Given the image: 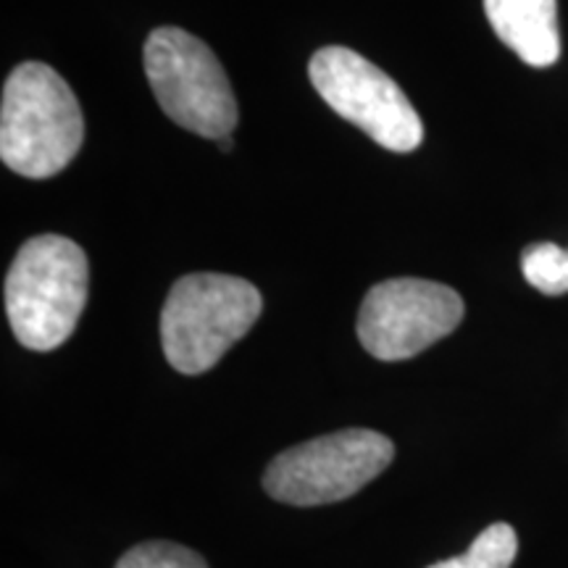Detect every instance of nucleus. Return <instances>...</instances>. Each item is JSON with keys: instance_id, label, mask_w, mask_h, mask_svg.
I'll return each instance as SVG.
<instances>
[{"instance_id": "0eeeda50", "label": "nucleus", "mask_w": 568, "mask_h": 568, "mask_svg": "<svg viewBox=\"0 0 568 568\" xmlns=\"http://www.w3.org/2000/svg\"><path fill=\"white\" fill-rule=\"evenodd\" d=\"M464 318L453 287L426 280H389L368 290L358 314V337L379 361L414 358L450 335Z\"/></svg>"}, {"instance_id": "f03ea898", "label": "nucleus", "mask_w": 568, "mask_h": 568, "mask_svg": "<svg viewBox=\"0 0 568 568\" xmlns=\"http://www.w3.org/2000/svg\"><path fill=\"white\" fill-rule=\"evenodd\" d=\"M88 255L61 234H40L19 247L6 276V314L24 347L38 353L67 343L88 303Z\"/></svg>"}, {"instance_id": "423d86ee", "label": "nucleus", "mask_w": 568, "mask_h": 568, "mask_svg": "<svg viewBox=\"0 0 568 568\" xmlns=\"http://www.w3.org/2000/svg\"><path fill=\"white\" fill-rule=\"evenodd\" d=\"M308 74L326 105L382 148L410 153L422 145L424 124L406 92L364 55L339 45L322 48L311 59Z\"/></svg>"}, {"instance_id": "20e7f679", "label": "nucleus", "mask_w": 568, "mask_h": 568, "mask_svg": "<svg viewBox=\"0 0 568 568\" xmlns=\"http://www.w3.org/2000/svg\"><path fill=\"white\" fill-rule=\"evenodd\" d=\"M148 82L174 124L209 140H222L237 126V101L222 63L203 40L161 27L145 40Z\"/></svg>"}, {"instance_id": "f257e3e1", "label": "nucleus", "mask_w": 568, "mask_h": 568, "mask_svg": "<svg viewBox=\"0 0 568 568\" xmlns=\"http://www.w3.org/2000/svg\"><path fill=\"white\" fill-rule=\"evenodd\" d=\"M84 122L74 92L48 63L11 71L0 105V159L11 172L48 180L80 153Z\"/></svg>"}, {"instance_id": "39448f33", "label": "nucleus", "mask_w": 568, "mask_h": 568, "mask_svg": "<svg viewBox=\"0 0 568 568\" xmlns=\"http://www.w3.org/2000/svg\"><path fill=\"white\" fill-rule=\"evenodd\" d=\"M393 458L395 445L379 432H332L280 453L266 468L264 487L287 506H326L364 489Z\"/></svg>"}, {"instance_id": "1a4fd4ad", "label": "nucleus", "mask_w": 568, "mask_h": 568, "mask_svg": "<svg viewBox=\"0 0 568 568\" xmlns=\"http://www.w3.org/2000/svg\"><path fill=\"white\" fill-rule=\"evenodd\" d=\"M518 556L516 529L506 521L489 524L481 535L474 539L471 548L464 556L439 560L429 568H510Z\"/></svg>"}, {"instance_id": "6e6552de", "label": "nucleus", "mask_w": 568, "mask_h": 568, "mask_svg": "<svg viewBox=\"0 0 568 568\" xmlns=\"http://www.w3.org/2000/svg\"><path fill=\"white\" fill-rule=\"evenodd\" d=\"M497 38L529 67H552L560 55L558 0H485Z\"/></svg>"}, {"instance_id": "9b49d317", "label": "nucleus", "mask_w": 568, "mask_h": 568, "mask_svg": "<svg viewBox=\"0 0 568 568\" xmlns=\"http://www.w3.org/2000/svg\"><path fill=\"white\" fill-rule=\"evenodd\" d=\"M116 568H209L205 560L176 542H142L126 550Z\"/></svg>"}, {"instance_id": "9d476101", "label": "nucleus", "mask_w": 568, "mask_h": 568, "mask_svg": "<svg viewBox=\"0 0 568 568\" xmlns=\"http://www.w3.org/2000/svg\"><path fill=\"white\" fill-rule=\"evenodd\" d=\"M521 272L542 295L568 293V251L556 243H535L521 253Z\"/></svg>"}, {"instance_id": "7ed1b4c3", "label": "nucleus", "mask_w": 568, "mask_h": 568, "mask_svg": "<svg viewBox=\"0 0 568 568\" xmlns=\"http://www.w3.org/2000/svg\"><path fill=\"white\" fill-rule=\"evenodd\" d=\"M264 301L247 280L187 274L174 284L161 314L166 361L180 374H205L258 322Z\"/></svg>"}, {"instance_id": "f8f14e48", "label": "nucleus", "mask_w": 568, "mask_h": 568, "mask_svg": "<svg viewBox=\"0 0 568 568\" xmlns=\"http://www.w3.org/2000/svg\"><path fill=\"white\" fill-rule=\"evenodd\" d=\"M216 142H219V148H222L224 153H230V151H232V134H226V138L216 140Z\"/></svg>"}]
</instances>
